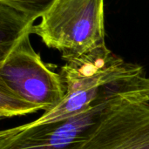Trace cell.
<instances>
[{
  "mask_svg": "<svg viewBox=\"0 0 149 149\" xmlns=\"http://www.w3.org/2000/svg\"><path fill=\"white\" fill-rule=\"evenodd\" d=\"M63 59L65 64L59 73L65 97L54 109L30 122L33 125L76 116L107 95L130 86L145 73L141 65L126 62L106 45Z\"/></svg>",
  "mask_w": 149,
  "mask_h": 149,
  "instance_id": "1",
  "label": "cell"
},
{
  "mask_svg": "<svg viewBox=\"0 0 149 149\" xmlns=\"http://www.w3.org/2000/svg\"><path fill=\"white\" fill-rule=\"evenodd\" d=\"M132 101L149 102V77L146 73L130 86L107 95L76 116L2 130L0 149H76L107 116Z\"/></svg>",
  "mask_w": 149,
  "mask_h": 149,
  "instance_id": "2",
  "label": "cell"
},
{
  "mask_svg": "<svg viewBox=\"0 0 149 149\" xmlns=\"http://www.w3.org/2000/svg\"><path fill=\"white\" fill-rule=\"evenodd\" d=\"M32 28L62 58L106 45L104 0H55Z\"/></svg>",
  "mask_w": 149,
  "mask_h": 149,
  "instance_id": "3",
  "label": "cell"
},
{
  "mask_svg": "<svg viewBox=\"0 0 149 149\" xmlns=\"http://www.w3.org/2000/svg\"><path fill=\"white\" fill-rule=\"evenodd\" d=\"M30 35L0 58V86L45 113L62 102L65 88L60 73L52 71L32 48Z\"/></svg>",
  "mask_w": 149,
  "mask_h": 149,
  "instance_id": "4",
  "label": "cell"
},
{
  "mask_svg": "<svg viewBox=\"0 0 149 149\" xmlns=\"http://www.w3.org/2000/svg\"><path fill=\"white\" fill-rule=\"evenodd\" d=\"M76 149H149V102L118 107Z\"/></svg>",
  "mask_w": 149,
  "mask_h": 149,
  "instance_id": "5",
  "label": "cell"
},
{
  "mask_svg": "<svg viewBox=\"0 0 149 149\" xmlns=\"http://www.w3.org/2000/svg\"><path fill=\"white\" fill-rule=\"evenodd\" d=\"M35 20L26 13L0 2V58L8 54L24 36L32 34Z\"/></svg>",
  "mask_w": 149,
  "mask_h": 149,
  "instance_id": "6",
  "label": "cell"
},
{
  "mask_svg": "<svg viewBox=\"0 0 149 149\" xmlns=\"http://www.w3.org/2000/svg\"><path fill=\"white\" fill-rule=\"evenodd\" d=\"M39 111V108L0 86V117L10 118L26 115Z\"/></svg>",
  "mask_w": 149,
  "mask_h": 149,
  "instance_id": "7",
  "label": "cell"
},
{
  "mask_svg": "<svg viewBox=\"0 0 149 149\" xmlns=\"http://www.w3.org/2000/svg\"><path fill=\"white\" fill-rule=\"evenodd\" d=\"M55 0H0L13 8H16L28 16L37 19L51 7Z\"/></svg>",
  "mask_w": 149,
  "mask_h": 149,
  "instance_id": "8",
  "label": "cell"
}]
</instances>
